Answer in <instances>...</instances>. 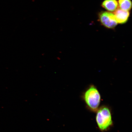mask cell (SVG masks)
I'll return each mask as SVG.
<instances>
[{
    "label": "cell",
    "mask_w": 132,
    "mask_h": 132,
    "mask_svg": "<svg viewBox=\"0 0 132 132\" xmlns=\"http://www.w3.org/2000/svg\"><path fill=\"white\" fill-rule=\"evenodd\" d=\"M96 113V121L98 129L102 132L108 131L113 125L111 108L103 105L100 106Z\"/></svg>",
    "instance_id": "obj_1"
},
{
    "label": "cell",
    "mask_w": 132,
    "mask_h": 132,
    "mask_svg": "<svg viewBox=\"0 0 132 132\" xmlns=\"http://www.w3.org/2000/svg\"><path fill=\"white\" fill-rule=\"evenodd\" d=\"M82 98L87 108L90 111L95 113L100 107L101 95L94 85H91L87 87L82 93Z\"/></svg>",
    "instance_id": "obj_2"
},
{
    "label": "cell",
    "mask_w": 132,
    "mask_h": 132,
    "mask_svg": "<svg viewBox=\"0 0 132 132\" xmlns=\"http://www.w3.org/2000/svg\"><path fill=\"white\" fill-rule=\"evenodd\" d=\"M98 20L102 25L109 29H114L118 24L114 14L107 11L99 13Z\"/></svg>",
    "instance_id": "obj_3"
},
{
    "label": "cell",
    "mask_w": 132,
    "mask_h": 132,
    "mask_svg": "<svg viewBox=\"0 0 132 132\" xmlns=\"http://www.w3.org/2000/svg\"><path fill=\"white\" fill-rule=\"evenodd\" d=\"M114 14L118 24H123L127 22L129 19V11H126L118 8L115 11Z\"/></svg>",
    "instance_id": "obj_4"
},
{
    "label": "cell",
    "mask_w": 132,
    "mask_h": 132,
    "mask_svg": "<svg viewBox=\"0 0 132 132\" xmlns=\"http://www.w3.org/2000/svg\"><path fill=\"white\" fill-rule=\"evenodd\" d=\"M118 5L117 0H104L102 3L101 6L107 11L113 12L118 9Z\"/></svg>",
    "instance_id": "obj_5"
},
{
    "label": "cell",
    "mask_w": 132,
    "mask_h": 132,
    "mask_svg": "<svg viewBox=\"0 0 132 132\" xmlns=\"http://www.w3.org/2000/svg\"><path fill=\"white\" fill-rule=\"evenodd\" d=\"M118 2L120 9L126 11L131 10L132 6L131 0H118Z\"/></svg>",
    "instance_id": "obj_6"
}]
</instances>
